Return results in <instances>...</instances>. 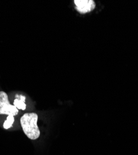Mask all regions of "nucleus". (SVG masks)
<instances>
[{"instance_id": "nucleus-4", "label": "nucleus", "mask_w": 138, "mask_h": 155, "mask_svg": "<svg viewBox=\"0 0 138 155\" xmlns=\"http://www.w3.org/2000/svg\"><path fill=\"white\" fill-rule=\"evenodd\" d=\"M14 120H15V119H14L13 115H8L7 119H6V120L5 122V123L3 124L4 128L5 129H8V128H11L12 127V124L14 123Z\"/></svg>"}, {"instance_id": "nucleus-6", "label": "nucleus", "mask_w": 138, "mask_h": 155, "mask_svg": "<svg viewBox=\"0 0 138 155\" xmlns=\"http://www.w3.org/2000/svg\"><path fill=\"white\" fill-rule=\"evenodd\" d=\"M25 99H26V97L25 96H20V100L22 101V102H25Z\"/></svg>"}, {"instance_id": "nucleus-2", "label": "nucleus", "mask_w": 138, "mask_h": 155, "mask_svg": "<svg viewBox=\"0 0 138 155\" xmlns=\"http://www.w3.org/2000/svg\"><path fill=\"white\" fill-rule=\"evenodd\" d=\"M18 113V109L15 106L10 104L8 96L4 91H0V114L15 116Z\"/></svg>"}, {"instance_id": "nucleus-1", "label": "nucleus", "mask_w": 138, "mask_h": 155, "mask_svg": "<svg viewBox=\"0 0 138 155\" xmlns=\"http://www.w3.org/2000/svg\"><path fill=\"white\" fill-rule=\"evenodd\" d=\"M38 115L35 113H26L21 118V124L24 133L31 140H36L40 136L39 128L37 125Z\"/></svg>"}, {"instance_id": "nucleus-5", "label": "nucleus", "mask_w": 138, "mask_h": 155, "mask_svg": "<svg viewBox=\"0 0 138 155\" xmlns=\"http://www.w3.org/2000/svg\"><path fill=\"white\" fill-rule=\"evenodd\" d=\"M14 106H15L18 109H21L23 110L26 109V106L25 104V103L18 99H15Z\"/></svg>"}, {"instance_id": "nucleus-3", "label": "nucleus", "mask_w": 138, "mask_h": 155, "mask_svg": "<svg viewBox=\"0 0 138 155\" xmlns=\"http://www.w3.org/2000/svg\"><path fill=\"white\" fill-rule=\"evenodd\" d=\"M74 3L77 10L80 14H85L93 11L96 4L93 0H75Z\"/></svg>"}]
</instances>
